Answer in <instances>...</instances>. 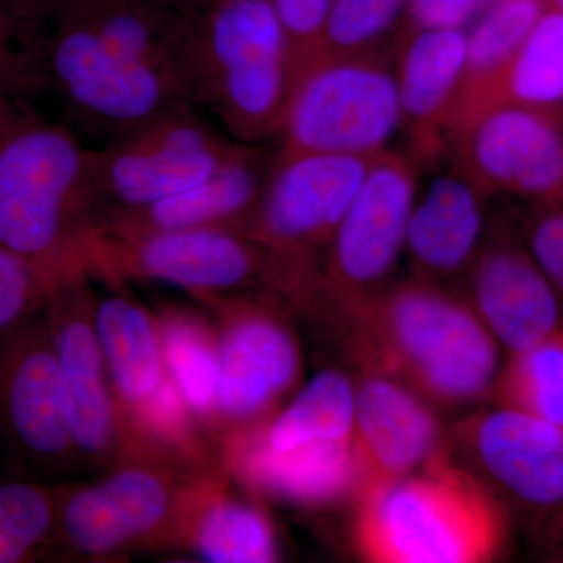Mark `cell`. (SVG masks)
<instances>
[{
    "mask_svg": "<svg viewBox=\"0 0 563 563\" xmlns=\"http://www.w3.org/2000/svg\"><path fill=\"white\" fill-rule=\"evenodd\" d=\"M466 274L474 312L496 342L517 354L562 324V301L531 252L485 239Z\"/></svg>",
    "mask_w": 563,
    "mask_h": 563,
    "instance_id": "20",
    "label": "cell"
},
{
    "mask_svg": "<svg viewBox=\"0 0 563 563\" xmlns=\"http://www.w3.org/2000/svg\"><path fill=\"white\" fill-rule=\"evenodd\" d=\"M220 339L217 435L243 431L279 412L302 373V352L287 306L269 291L202 302Z\"/></svg>",
    "mask_w": 563,
    "mask_h": 563,
    "instance_id": "12",
    "label": "cell"
},
{
    "mask_svg": "<svg viewBox=\"0 0 563 563\" xmlns=\"http://www.w3.org/2000/svg\"><path fill=\"white\" fill-rule=\"evenodd\" d=\"M225 473L251 495L299 509H325L351 501L355 484L352 442L272 450L252 429L221 439Z\"/></svg>",
    "mask_w": 563,
    "mask_h": 563,
    "instance_id": "19",
    "label": "cell"
},
{
    "mask_svg": "<svg viewBox=\"0 0 563 563\" xmlns=\"http://www.w3.org/2000/svg\"><path fill=\"white\" fill-rule=\"evenodd\" d=\"M444 444L446 437L431 404L395 380L363 374L355 393L352 504L417 472Z\"/></svg>",
    "mask_w": 563,
    "mask_h": 563,
    "instance_id": "18",
    "label": "cell"
},
{
    "mask_svg": "<svg viewBox=\"0 0 563 563\" xmlns=\"http://www.w3.org/2000/svg\"><path fill=\"white\" fill-rule=\"evenodd\" d=\"M111 287L117 292L96 298V331L136 457L196 476L225 472L220 442L196 420L166 368L154 312L125 296L124 285Z\"/></svg>",
    "mask_w": 563,
    "mask_h": 563,
    "instance_id": "5",
    "label": "cell"
},
{
    "mask_svg": "<svg viewBox=\"0 0 563 563\" xmlns=\"http://www.w3.org/2000/svg\"><path fill=\"white\" fill-rule=\"evenodd\" d=\"M91 274L84 269L55 291L43 313L68 390L77 462L109 470L141 461L122 422L111 390L98 331Z\"/></svg>",
    "mask_w": 563,
    "mask_h": 563,
    "instance_id": "15",
    "label": "cell"
},
{
    "mask_svg": "<svg viewBox=\"0 0 563 563\" xmlns=\"http://www.w3.org/2000/svg\"><path fill=\"white\" fill-rule=\"evenodd\" d=\"M488 192L563 202V129L548 109L501 103L484 111L453 143Z\"/></svg>",
    "mask_w": 563,
    "mask_h": 563,
    "instance_id": "17",
    "label": "cell"
},
{
    "mask_svg": "<svg viewBox=\"0 0 563 563\" xmlns=\"http://www.w3.org/2000/svg\"><path fill=\"white\" fill-rule=\"evenodd\" d=\"M96 280L125 285L155 280L190 292L199 302L243 292H274L272 254L243 233L224 228L111 233L81 239Z\"/></svg>",
    "mask_w": 563,
    "mask_h": 563,
    "instance_id": "10",
    "label": "cell"
},
{
    "mask_svg": "<svg viewBox=\"0 0 563 563\" xmlns=\"http://www.w3.org/2000/svg\"><path fill=\"white\" fill-rule=\"evenodd\" d=\"M96 147L29 102L0 96V243L29 255L84 250Z\"/></svg>",
    "mask_w": 563,
    "mask_h": 563,
    "instance_id": "4",
    "label": "cell"
},
{
    "mask_svg": "<svg viewBox=\"0 0 563 563\" xmlns=\"http://www.w3.org/2000/svg\"><path fill=\"white\" fill-rule=\"evenodd\" d=\"M276 154L262 144H244L201 184L140 209L106 211L87 232L131 235L210 228L240 232L265 190Z\"/></svg>",
    "mask_w": 563,
    "mask_h": 563,
    "instance_id": "21",
    "label": "cell"
},
{
    "mask_svg": "<svg viewBox=\"0 0 563 563\" xmlns=\"http://www.w3.org/2000/svg\"><path fill=\"white\" fill-rule=\"evenodd\" d=\"M355 393L357 384L352 383L346 373L325 369L302 387L287 407L251 429L276 451L307 444L352 442Z\"/></svg>",
    "mask_w": 563,
    "mask_h": 563,
    "instance_id": "27",
    "label": "cell"
},
{
    "mask_svg": "<svg viewBox=\"0 0 563 563\" xmlns=\"http://www.w3.org/2000/svg\"><path fill=\"white\" fill-rule=\"evenodd\" d=\"M174 2L185 11H188V13H191V11L201 9V7L206 5L209 0H174Z\"/></svg>",
    "mask_w": 563,
    "mask_h": 563,
    "instance_id": "39",
    "label": "cell"
},
{
    "mask_svg": "<svg viewBox=\"0 0 563 563\" xmlns=\"http://www.w3.org/2000/svg\"><path fill=\"white\" fill-rule=\"evenodd\" d=\"M243 146L192 106L146 122L96 150L91 224L106 211L140 209L201 184Z\"/></svg>",
    "mask_w": 563,
    "mask_h": 563,
    "instance_id": "13",
    "label": "cell"
},
{
    "mask_svg": "<svg viewBox=\"0 0 563 563\" xmlns=\"http://www.w3.org/2000/svg\"><path fill=\"white\" fill-rule=\"evenodd\" d=\"M46 91L65 107L70 131L101 141L122 139L162 114L192 106L181 70L111 46L73 10L47 24L44 40Z\"/></svg>",
    "mask_w": 563,
    "mask_h": 563,
    "instance_id": "6",
    "label": "cell"
},
{
    "mask_svg": "<svg viewBox=\"0 0 563 563\" xmlns=\"http://www.w3.org/2000/svg\"><path fill=\"white\" fill-rule=\"evenodd\" d=\"M529 252L563 303V209L537 218L529 229Z\"/></svg>",
    "mask_w": 563,
    "mask_h": 563,
    "instance_id": "35",
    "label": "cell"
},
{
    "mask_svg": "<svg viewBox=\"0 0 563 563\" xmlns=\"http://www.w3.org/2000/svg\"><path fill=\"white\" fill-rule=\"evenodd\" d=\"M22 20L51 24L81 0H2Z\"/></svg>",
    "mask_w": 563,
    "mask_h": 563,
    "instance_id": "37",
    "label": "cell"
},
{
    "mask_svg": "<svg viewBox=\"0 0 563 563\" xmlns=\"http://www.w3.org/2000/svg\"><path fill=\"white\" fill-rule=\"evenodd\" d=\"M418 162L384 150L374 157L322 262L317 288L302 312L336 325L390 285L406 251L407 225L417 199Z\"/></svg>",
    "mask_w": 563,
    "mask_h": 563,
    "instance_id": "9",
    "label": "cell"
},
{
    "mask_svg": "<svg viewBox=\"0 0 563 563\" xmlns=\"http://www.w3.org/2000/svg\"><path fill=\"white\" fill-rule=\"evenodd\" d=\"M548 7L555 9L563 13V0H547Z\"/></svg>",
    "mask_w": 563,
    "mask_h": 563,
    "instance_id": "40",
    "label": "cell"
},
{
    "mask_svg": "<svg viewBox=\"0 0 563 563\" xmlns=\"http://www.w3.org/2000/svg\"><path fill=\"white\" fill-rule=\"evenodd\" d=\"M0 426L33 461L77 463L68 390L43 312L0 335Z\"/></svg>",
    "mask_w": 563,
    "mask_h": 563,
    "instance_id": "16",
    "label": "cell"
},
{
    "mask_svg": "<svg viewBox=\"0 0 563 563\" xmlns=\"http://www.w3.org/2000/svg\"><path fill=\"white\" fill-rule=\"evenodd\" d=\"M450 453L510 514L542 529L563 509V428L523 410L496 406L455 426Z\"/></svg>",
    "mask_w": 563,
    "mask_h": 563,
    "instance_id": "14",
    "label": "cell"
},
{
    "mask_svg": "<svg viewBox=\"0 0 563 563\" xmlns=\"http://www.w3.org/2000/svg\"><path fill=\"white\" fill-rule=\"evenodd\" d=\"M84 269V250L29 255L0 243V335L43 312L55 291Z\"/></svg>",
    "mask_w": 563,
    "mask_h": 563,
    "instance_id": "30",
    "label": "cell"
},
{
    "mask_svg": "<svg viewBox=\"0 0 563 563\" xmlns=\"http://www.w3.org/2000/svg\"><path fill=\"white\" fill-rule=\"evenodd\" d=\"M362 374L387 377L444 409L490 398L499 343L472 303L433 282L390 284L339 324Z\"/></svg>",
    "mask_w": 563,
    "mask_h": 563,
    "instance_id": "1",
    "label": "cell"
},
{
    "mask_svg": "<svg viewBox=\"0 0 563 563\" xmlns=\"http://www.w3.org/2000/svg\"><path fill=\"white\" fill-rule=\"evenodd\" d=\"M542 532L547 547L563 554V509L543 526Z\"/></svg>",
    "mask_w": 563,
    "mask_h": 563,
    "instance_id": "38",
    "label": "cell"
},
{
    "mask_svg": "<svg viewBox=\"0 0 563 563\" xmlns=\"http://www.w3.org/2000/svg\"><path fill=\"white\" fill-rule=\"evenodd\" d=\"M55 528V487L25 481L0 483V563L54 555Z\"/></svg>",
    "mask_w": 563,
    "mask_h": 563,
    "instance_id": "31",
    "label": "cell"
},
{
    "mask_svg": "<svg viewBox=\"0 0 563 563\" xmlns=\"http://www.w3.org/2000/svg\"><path fill=\"white\" fill-rule=\"evenodd\" d=\"M562 102L563 13L548 7L504 70L492 109L518 103L551 110Z\"/></svg>",
    "mask_w": 563,
    "mask_h": 563,
    "instance_id": "28",
    "label": "cell"
},
{
    "mask_svg": "<svg viewBox=\"0 0 563 563\" xmlns=\"http://www.w3.org/2000/svg\"><path fill=\"white\" fill-rule=\"evenodd\" d=\"M46 29L38 22L22 20L0 0V96L29 102L46 91Z\"/></svg>",
    "mask_w": 563,
    "mask_h": 563,
    "instance_id": "33",
    "label": "cell"
},
{
    "mask_svg": "<svg viewBox=\"0 0 563 563\" xmlns=\"http://www.w3.org/2000/svg\"><path fill=\"white\" fill-rule=\"evenodd\" d=\"M488 192L454 162L415 199L407 225L406 252L417 279H453L468 272L483 246Z\"/></svg>",
    "mask_w": 563,
    "mask_h": 563,
    "instance_id": "23",
    "label": "cell"
},
{
    "mask_svg": "<svg viewBox=\"0 0 563 563\" xmlns=\"http://www.w3.org/2000/svg\"><path fill=\"white\" fill-rule=\"evenodd\" d=\"M352 540L373 563H484L509 544V512L450 453L448 442L417 472L355 504Z\"/></svg>",
    "mask_w": 563,
    "mask_h": 563,
    "instance_id": "2",
    "label": "cell"
},
{
    "mask_svg": "<svg viewBox=\"0 0 563 563\" xmlns=\"http://www.w3.org/2000/svg\"><path fill=\"white\" fill-rule=\"evenodd\" d=\"M210 476L128 461L103 470L95 483L55 485L54 555L114 562L136 551L179 548L196 492Z\"/></svg>",
    "mask_w": 563,
    "mask_h": 563,
    "instance_id": "7",
    "label": "cell"
},
{
    "mask_svg": "<svg viewBox=\"0 0 563 563\" xmlns=\"http://www.w3.org/2000/svg\"><path fill=\"white\" fill-rule=\"evenodd\" d=\"M376 155L276 154L240 233L272 254L274 292L290 309L302 310L312 298L333 235Z\"/></svg>",
    "mask_w": 563,
    "mask_h": 563,
    "instance_id": "8",
    "label": "cell"
},
{
    "mask_svg": "<svg viewBox=\"0 0 563 563\" xmlns=\"http://www.w3.org/2000/svg\"><path fill=\"white\" fill-rule=\"evenodd\" d=\"M231 483L228 473H220L199 485L181 529L179 548L211 563L279 561L272 518L258 504L233 493Z\"/></svg>",
    "mask_w": 563,
    "mask_h": 563,
    "instance_id": "24",
    "label": "cell"
},
{
    "mask_svg": "<svg viewBox=\"0 0 563 563\" xmlns=\"http://www.w3.org/2000/svg\"><path fill=\"white\" fill-rule=\"evenodd\" d=\"M479 13V0H407L404 16L409 27L463 29Z\"/></svg>",
    "mask_w": 563,
    "mask_h": 563,
    "instance_id": "36",
    "label": "cell"
},
{
    "mask_svg": "<svg viewBox=\"0 0 563 563\" xmlns=\"http://www.w3.org/2000/svg\"><path fill=\"white\" fill-rule=\"evenodd\" d=\"M547 10V0H496L466 33L465 68L450 120L451 146L492 109L504 70Z\"/></svg>",
    "mask_w": 563,
    "mask_h": 563,
    "instance_id": "25",
    "label": "cell"
},
{
    "mask_svg": "<svg viewBox=\"0 0 563 563\" xmlns=\"http://www.w3.org/2000/svg\"><path fill=\"white\" fill-rule=\"evenodd\" d=\"M290 51L291 92L320 60L322 32L332 0H272ZM291 96V95H290Z\"/></svg>",
    "mask_w": 563,
    "mask_h": 563,
    "instance_id": "34",
    "label": "cell"
},
{
    "mask_svg": "<svg viewBox=\"0 0 563 563\" xmlns=\"http://www.w3.org/2000/svg\"><path fill=\"white\" fill-rule=\"evenodd\" d=\"M402 128L395 43L321 63L296 85L285 110L279 157L376 155Z\"/></svg>",
    "mask_w": 563,
    "mask_h": 563,
    "instance_id": "11",
    "label": "cell"
},
{
    "mask_svg": "<svg viewBox=\"0 0 563 563\" xmlns=\"http://www.w3.org/2000/svg\"><path fill=\"white\" fill-rule=\"evenodd\" d=\"M154 317L173 383L196 420L220 442L217 435L220 339L214 321L180 303H165Z\"/></svg>",
    "mask_w": 563,
    "mask_h": 563,
    "instance_id": "26",
    "label": "cell"
},
{
    "mask_svg": "<svg viewBox=\"0 0 563 563\" xmlns=\"http://www.w3.org/2000/svg\"><path fill=\"white\" fill-rule=\"evenodd\" d=\"M406 5L407 0H332L318 65L390 46L388 36L398 29Z\"/></svg>",
    "mask_w": 563,
    "mask_h": 563,
    "instance_id": "32",
    "label": "cell"
},
{
    "mask_svg": "<svg viewBox=\"0 0 563 563\" xmlns=\"http://www.w3.org/2000/svg\"><path fill=\"white\" fill-rule=\"evenodd\" d=\"M192 107L232 140L279 139L291 95L290 51L272 0H209L190 13Z\"/></svg>",
    "mask_w": 563,
    "mask_h": 563,
    "instance_id": "3",
    "label": "cell"
},
{
    "mask_svg": "<svg viewBox=\"0 0 563 563\" xmlns=\"http://www.w3.org/2000/svg\"><path fill=\"white\" fill-rule=\"evenodd\" d=\"M463 29L396 32L395 69L402 128L409 133L418 165L437 161L450 144V120L465 68Z\"/></svg>",
    "mask_w": 563,
    "mask_h": 563,
    "instance_id": "22",
    "label": "cell"
},
{
    "mask_svg": "<svg viewBox=\"0 0 563 563\" xmlns=\"http://www.w3.org/2000/svg\"><path fill=\"white\" fill-rule=\"evenodd\" d=\"M490 399L563 428V322L539 343L510 354Z\"/></svg>",
    "mask_w": 563,
    "mask_h": 563,
    "instance_id": "29",
    "label": "cell"
}]
</instances>
